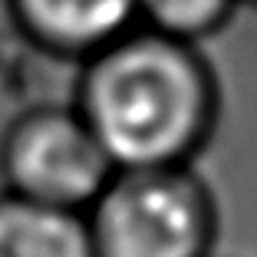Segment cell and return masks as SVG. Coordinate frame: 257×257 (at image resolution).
I'll return each instance as SVG.
<instances>
[{
    "instance_id": "obj_1",
    "label": "cell",
    "mask_w": 257,
    "mask_h": 257,
    "mask_svg": "<svg viewBox=\"0 0 257 257\" xmlns=\"http://www.w3.org/2000/svg\"><path fill=\"white\" fill-rule=\"evenodd\" d=\"M73 106L119 168L191 165L211 142L221 86L201 46L132 27L79 63Z\"/></svg>"
},
{
    "instance_id": "obj_2",
    "label": "cell",
    "mask_w": 257,
    "mask_h": 257,
    "mask_svg": "<svg viewBox=\"0 0 257 257\" xmlns=\"http://www.w3.org/2000/svg\"><path fill=\"white\" fill-rule=\"evenodd\" d=\"M86 224L96 257H211L218 204L191 165L119 168Z\"/></svg>"
},
{
    "instance_id": "obj_3",
    "label": "cell",
    "mask_w": 257,
    "mask_h": 257,
    "mask_svg": "<svg viewBox=\"0 0 257 257\" xmlns=\"http://www.w3.org/2000/svg\"><path fill=\"white\" fill-rule=\"evenodd\" d=\"M112 175V159L73 102L33 106L0 136L4 191L30 201L86 211Z\"/></svg>"
},
{
    "instance_id": "obj_4",
    "label": "cell",
    "mask_w": 257,
    "mask_h": 257,
    "mask_svg": "<svg viewBox=\"0 0 257 257\" xmlns=\"http://www.w3.org/2000/svg\"><path fill=\"white\" fill-rule=\"evenodd\" d=\"M4 7L27 43L76 63L139 27L136 0H4Z\"/></svg>"
},
{
    "instance_id": "obj_5",
    "label": "cell",
    "mask_w": 257,
    "mask_h": 257,
    "mask_svg": "<svg viewBox=\"0 0 257 257\" xmlns=\"http://www.w3.org/2000/svg\"><path fill=\"white\" fill-rule=\"evenodd\" d=\"M0 257H96L86 211L40 204L0 188Z\"/></svg>"
},
{
    "instance_id": "obj_6",
    "label": "cell",
    "mask_w": 257,
    "mask_h": 257,
    "mask_svg": "<svg viewBox=\"0 0 257 257\" xmlns=\"http://www.w3.org/2000/svg\"><path fill=\"white\" fill-rule=\"evenodd\" d=\"M244 0H136L139 27L201 46L231 23Z\"/></svg>"
},
{
    "instance_id": "obj_7",
    "label": "cell",
    "mask_w": 257,
    "mask_h": 257,
    "mask_svg": "<svg viewBox=\"0 0 257 257\" xmlns=\"http://www.w3.org/2000/svg\"><path fill=\"white\" fill-rule=\"evenodd\" d=\"M247 4H257V0H247Z\"/></svg>"
}]
</instances>
